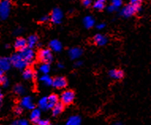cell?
Returning a JSON list of instances; mask_svg holds the SVG:
<instances>
[{"label": "cell", "instance_id": "obj_1", "mask_svg": "<svg viewBox=\"0 0 151 125\" xmlns=\"http://www.w3.org/2000/svg\"><path fill=\"white\" fill-rule=\"evenodd\" d=\"M11 3L9 0H0V18L6 19L10 14Z\"/></svg>", "mask_w": 151, "mask_h": 125}, {"label": "cell", "instance_id": "obj_2", "mask_svg": "<svg viewBox=\"0 0 151 125\" xmlns=\"http://www.w3.org/2000/svg\"><path fill=\"white\" fill-rule=\"evenodd\" d=\"M10 60L11 64L14 65V67L19 68V69H23V68H26L29 65L27 63L25 62V60L21 56L19 53H17V54H14V55H12Z\"/></svg>", "mask_w": 151, "mask_h": 125}, {"label": "cell", "instance_id": "obj_3", "mask_svg": "<svg viewBox=\"0 0 151 125\" xmlns=\"http://www.w3.org/2000/svg\"><path fill=\"white\" fill-rule=\"evenodd\" d=\"M38 59L43 63H49L53 60V55H52V51L48 48L41 49L38 52Z\"/></svg>", "mask_w": 151, "mask_h": 125}, {"label": "cell", "instance_id": "obj_4", "mask_svg": "<svg viewBox=\"0 0 151 125\" xmlns=\"http://www.w3.org/2000/svg\"><path fill=\"white\" fill-rule=\"evenodd\" d=\"M139 5L138 4H134V3H131L129 5L126 6L124 9L122 10V15H124V17H131L134 14H136L139 10Z\"/></svg>", "mask_w": 151, "mask_h": 125}, {"label": "cell", "instance_id": "obj_5", "mask_svg": "<svg viewBox=\"0 0 151 125\" xmlns=\"http://www.w3.org/2000/svg\"><path fill=\"white\" fill-rule=\"evenodd\" d=\"M18 53L20 54L21 56L25 60V61L28 64H30L34 60L35 53L32 51V48H29L27 47V48H24L22 50L19 51Z\"/></svg>", "mask_w": 151, "mask_h": 125}, {"label": "cell", "instance_id": "obj_6", "mask_svg": "<svg viewBox=\"0 0 151 125\" xmlns=\"http://www.w3.org/2000/svg\"><path fill=\"white\" fill-rule=\"evenodd\" d=\"M60 99L63 105H70L74 100V93L72 90H65L61 94Z\"/></svg>", "mask_w": 151, "mask_h": 125}, {"label": "cell", "instance_id": "obj_7", "mask_svg": "<svg viewBox=\"0 0 151 125\" xmlns=\"http://www.w3.org/2000/svg\"><path fill=\"white\" fill-rule=\"evenodd\" d=\"M67 85V79L64 77H56L52 80V85L57 89H63L65 88Z\"/></svg>", "mask_w": 151, "mask_h": 125}, {"label": "cell", "instance_id": "obj_8", "mask_svg": "<svg viewBox=\"0 0 151 125\" xmlns=\"http://www.w3.org/2000/svg\"><path fill=\"white\" fill-rule=\"evenodd\" d=\"M21 106L25 108H27V109H29V110H32L33 108H35L34 102L30 97L23 98L21 101Z\"/></svg>", "mask_w": 151, "mask_h": 125}, {"label": "cell", "instance_id": "obj_9", "mask_svg": "<svg viewBox=\"0 0 151 125\" xmlns=\"http://www.w3.org/2000/svg\"><path fill=\"white\" fill-rule=\"evenodd\" d=\"M63 18V13L60 9H54L52 13V16H51V19L54 23H60L62 20Z\"/></svg>", "mask_w": 151, "mask_h": 125}, {"label": "cell", "instance_id": "obj_10", "mask_svg": "<svg viewBox=\"0 0 151 125\" xmlns=\"http://www.w3.org/2000/svg\"><path fill=\"white\" fill-rule=\"evenodd\" d=\"M14 47L15 48L17 49L18 51H21L22 50V49H24V48H27V42H26V40L24 39L23 37L17 38L14 43Z\"/></svg>", "mask_w": 151, "mask_h": 125}, {"label": "cell", "instance_id": "obj_11", "mask_svg": "<svg viewBox=\"0 0 151 125\" xmlns=\"http://www.w3.org/2000/svg\"><path fill=\"white\" fill-rule=\"evenodd\" d=\"M93 41L98 46H102V45H106L108 42V39L105 36L101 35V34H97L93 37Z\"/></svg>", "mask_w": 151, "mask_h": 125}, {"label": "cell", "instance_id": "obj_12", "mask_svg": "<svg viewBox=\"0 0 151 125\" xmlns=\"http://www.w3.org/2000/svg\"><path fill=\"white\" fill-rule=\"evenodd\" d=\"M11 66L10 59L7 58H1L0 59V70L3 71H6L10 69Z\"/></svg>", "mask_w": 151, "mask_h": 125}, {"label": "cell", "instance_id": "obj_13", "mask_svg": "<svg viewBox=\"0 0 151 125\" xmlns=\"http://www.w3.org/2000/svg\"><path fill=\"white\" fill-rule=\"evenodd\" d=\"M109 75H110V77L114 78V79L119 80V79H122L124 78V72L121 70L113 69V70H111L109 71Z\"/></svg>", "mask_w": 151, "mask_h": 125}, {"label": "cell", "instance_id": "obj_14", "mask_svg": "<svg viewBox=\"0 0 151 125\" xmlns=\"http://www.w3.org/2000/svg\"><path fill=\"white\" fill-rule=\"evenodd\" d=\"M40 119V108H33L30 114V120L35 124H37Z\"/></svg>", "mask_w": 151, "mask_h": 125}, {"label": "cell", "instance_id": "obj_15", "mask_svg": "<svg viewBox=\"0 0 151 125\" xmlns=\"http://www.w3.org/2000/svg\"><path fill=\"white\" fill-rule=\"evenodd\" d=\"M82 54V50L80 48H73L69 51L70 57L72 60H75L79 58Z\"/></svg>", "mask_w": 151, "mask_h": 125}, {"label": "cell", "instance_id": "obj_16", "mask_svg": "<svg viewBox=\"0 0 151 125\" xmlns=\"http://www.w3.org/2000/svg\"><path fill=\"white\" fill-rule=\"evenodd\" d=\"M35 75H36V74H35L34 70L30 68H26L23 71V78L26 80L32 79L35 77Z\"/></svg>", "mask_w": 151, "mask_h": 125}, {"label": "cell", "instance_id": "obj_17", "mask_svg": "<svg viewBox=\"0 0 151 125\" xmlns=\"http://www.w3.org/2000/svg\"><path fill=\"white\" fill-rule=\"evenodd\" d=\"M27 42V47L29 48H32L37 45L38 42V37L37 35H30L26 40Z\"/></svg>", "mask_w": 151, "mask_h": 125}, {"label": "cell", "instance_id": "obj_18", "mask_svg": "<svg viewBox=\"0 0 151 125\" xmlns=\"http://www.w3.org/2000/svg\"><path fill=\"white\" fill-rule=\"evenodd\" d=\"M81 118L78 116H72L67 120L66 125H81Z\"/></svg>", "mask_w": 151, "mask_h": 125}, {"label": "cell", "instance_id": "obj_19", "mask_svg": "<svg viewBox=\"0 0 151 125\" xmlns=\"http://www.w3.org/2000/svg\"><path fill=\"white\" fill-rule=\"evenodd\" d=\"M50 48L54 52H60L62 50V45L57 40H53L50 42Z\"/></svg>", "mask_w": 151, "mask_h": 125}, {"label": "cell", "instance_id": "obj_20", "mask_svg": "<svg viewBox=\"0 0 151 125\" xmlns=\"http://www.w3.org/2000/svg\"><path fill=\"white\" fill-rule=\"evenodd\" d=\"M47 102H48V108H52L55 104L59 102V98L56 94H51L47 97Z\"/></svg>", "mask_w": 151, "mask_h": 125}, {"label": "cell", "instance_id": "obj_21", "mask_svg": "<svg viewBox=\"0 0 151 125\" xmlns=\"http://www.w3.org/2000/svg\"><path fill=\"white\" fill-rule=\"evenodd\" d=\"M63 106L62 103L58 102L57 104H55L54 105V107L52 108V114L54 116L60 115V113L63 111Z\"/></svg>", "mask_w": 151, "mask_h": 125}, {"label": "cell", "instance_id": "obj_22", "mask_svg": "<svg viewBox=\"0 0 151 125\" xmlns=\"http://www.w3.org/2000/svg\"><path fill=\"white\" fill-rule=\"evenodd\" d=\"M38 106H39L40 109H43V110L49 109L48 108V102H47V97H44V98H40V101H38Z\"/></svg>", "mask_w": 151, "mask_h": 125}, {"label": "cell", "instance_id": "obj_23", "mask_svg": "<svg viewBox=\"0 0 151 125\" xmlns=\"http://www.w3.org/2000/svg\"><path fill=\"white\" fill-rule=\"evenodd\" d=\"M106 3V0H96L93 4V7L97 10H103Z\"/></svg>", "mask_w": 151, "mask_h": 125}, {"label": "cell", "instance_id": "obj_24", "mask_svg": "<svg viewBox=\"0 0 151 125\" xmlns=\"http://www.w3.org/2000/svg\"><path fill=\"white\" fill-rule=\"evenodd\" d=\"M84 25L86 28H91L94 25V19L91 16H87L84 18Z\"/></svg>", "mask_w": 151, "mask_h": 125}, {"label": "cell", "instance_id": "obj_25", "mask_svg": "<svg viewBox=\"0 0 151 125\" xmlns=\"http://www.w3.org/2000/svg\"><path fill=\"white\" fill-rule=\"evenodd\" d=\"M52 80H53V79H52V78L50 77V76H48L47 75H44L42 77L40 78V81L46 85H52Z\"/></svg>", "mask_w": 151, "mask_h": 125}, {"label": "cell", "instance_id": "obj_26", "mask_svg": "<svg viewBox=\"0 0 151 125\" xmlns=\"http://www.w3.org/2000/svg\"><path fill=\"white\" fill-rule=\"evenodd\" d=\"M14 92L18 94V95H22L25 93V88L22 85H20V84H17L14 86Z\"/></svg>", "mask_w": 151, "mask_h": 125}, {"label": "cell", "instance_id": "obj_27", "mask_svg": "<svg viewBox=\"0 0 151 125\" xmlns=\"http://www.w3.org/2000/svg\"><path fill=\"white\" fill-rule=\"evenodd\" d=\"M40 70L44 75H47L50 70L49 64L48 63H43L42 65L40 67Z\"/></svg>", "mask_w": 151, "mask_h": 125}, {"label": "cell", "instance_id": "obj_28", "mask_svg": "<svg viewBox=\"0 0 151 125\" xmlns=\"http://www.w3.org/2000/svg\"><path fill=\"white\" fill-rule=\"evenodd\" d=\"M1 84L4 85V86H6V85H8V83L6 78L5 75L3 74V71L0 70V85Z\"/></svg>", "mask_w": 151, "mask_h": 125}, {"label": "cell", "instance_id": "obj_29", "mask_svg": "<svg viewBox=\"0 0 151 125\" xmlns=\"http://www.w3.org/2000/svg\"><path fill=\"white\" fill-rule=\"evenodd\" d=\"M12 125H29V122L25 119L19 120H15L12 124Z\"/></svg>", "mask_w": 151, "mask_h": 125}, {"label": "cell", "instance_id": "obj_30", "mask_svg": "<svg viewBox=\"0 0 151 125\" xmlns=\"http://www.w3.org/2000/svg\"><path fill=\"white\" fill-rule=\"evenodd\" d=\"M111 3H112V5L111 6H113L116 9V8H119V6H121L122 1L121 0H112Z\"/></svg>", "mask_w": 151, "mask_h": 125}, {"label": "cell", "instance_id": "obj_31", "mask_svg": "<svg viewBox=\"0 0 151 125\" xmlns=\"http://www.w3.org/2000/svg\"><path fill=\"white\" fill-rule=\"evenodd\" d=\"M22 106H17V107L15 108H14V112L16 114H17V115H20L21 113H22Z\"/></svg>", "mask_w": 151, "mask_h": 125}, {"label": "cell", "instance_id": "obj_32", "mask_svg": "<svg viewBox=\"0 0 151 125\" xmlns=\"http://www.w3.org/2000/svg\"><path fill=\"white\" fill-rule=\"evenodd\" d=\"M38 125H49V121L46 120H39V121L37 122Z\"/></svg>", "mask_w": 151, "mask_h": 125}, {"label": "cell", "instance_id": "obj_33", "mask_svg": "<svg viewBox=\"0 0 151 125\" xmlns=\"http://www.w3.org/2000/svg\"><path fill=\"white\" fill-rule=\"evenodd\" d=\"M82 3L85 6H89L91 4V0H82Z\"/></svg>", "mask_w": 151, "mask_h": 125}, {"label": "cell", "instance_id": "obj_34", "mask_svg": "<svg viewBox=\"0 0 151 125\" xmlns=\"http://www.w3.org/2000/svg\"><path fill=\"white\" fill-rule=\"evenodd\" d=\"M48 20H49V17L48 16H44L43 18H40V22H46Z\"/></svg>", "mask_w": 151, "mask_h": 125}, {"label": "cell", "instance_id": "obj_35", "mask_svg": "<svg viewBox=\"0 0 151 125\" xmlns=\"http://www.w3.org/2000/svg\"><path fill=\"white\" fill-rule=\"evenodd\" d=\"M142 1L143 0H131V3H134V4H138V5H139Z\"/></svg>", "mask_w": 151, "mask_h": 125}, {"label": "cell", "instance_id": "obj_36", "mask_svg": "<svg viewBox=\"0 0 151 125\" xmlns=\"http://www.w3.org/2000/svg\"><path fill=\"white\" fill-rule=\"evenodd\" d=\"M97 28L98 29H101L104 28V24H99V25H97Z\"/></svg>", "mask_w": 151, "mask_h": 125}, {"label": "cell", "instance_id": "obj_37", "mask_svg": "<svg viewBox=\"0 0 151 125\" xmlns=\"http://www.w3.org/2000/svg\"><path fill=\"white\" fill-rule=\"evenodd\" d=\"M82 63L81 62V61H78V62H76V63H75V66L76 67H80V66L82 65Z\"/></svg>", "mask_w": 151, "mask_h": 125}, {"label": "cell", "instance_id": "obj_38", "mask_svg": "<svg viewBox=\"0 0 151 125\" xmlns=\"http://www.w3.org/2000/svg\"><path fill=\"white\" fill-rule=\"evenodd\" d=\"M109 11H114V10H116V8H115L113 6H111L109 8Z\"/></svg>", "mask_w": 151, "mask_h": 125}, {"label": "cell", "instance_id": "obj_39", "mask_svg": "<svg viewBox=\"0 0 151 125\" xmlns=\"http://www.w3.org/2000/svg\"><path fill=\"white\" fill-rule=\"evenodd\" d=\"M3 93H1V90H0V103L2 102V101H3Z\"/></svg>", "mask_w": 151, "mask_h": 125}, {"label": "cell", "instance_id": "obj_40", "mask_svg": "<svg viewBox=\"0 0 151 125\" xmlns=\"http://www.w3.org/2000/svg\"><path fill=\"white\" fill-rule=\"evenodd\" d=\"M113 125H124V124H123L120 122H116V123H115Z\"/></svg>", "mask_w": 151, "mask_h": 125}, {"label": "cell", "instance_id": "obj_41", "mask_svg": "<svg viewBox=\"0 0 151 125\" xmlns=\"http://www.w3.org/2000/svg\"><path fill=\"white\" fill-rule=\"evenodd\" d=\"M58 67L60 68H63V65L62 63H59V64H58Z\"/></svg>", "mask_w": 151, "mask_h": 125}, {"label": "cell", "instance_id": "obj_42", "mask_svg": "<svg viewBox=\"0 0 151 125\" xmlns=\"http://www.w3.org/2000/svg\"><path fill=\"white\" fill-rule=\"evenodd\" d=\"M49 125H50V124H49Z\"/></svg>", "mask_w": 151, "mask_h": 125}]
</instances>
